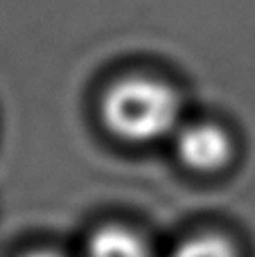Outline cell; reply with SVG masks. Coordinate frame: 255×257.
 I'll use <instances>...</instances> for the list:
<instances>
[{"label": "cell", "instance_id": "obj_4", "mask_svg": "<svg viewBox=\"0 0 255 257\" xmlns=\"http://www.w3.org/2000/svg\"><path fill=\"white\" fill-rule=\"evenodd\" d=\"M172 257H237V250L219 235H197L192 239H185Z\"/></svg>", "mask_w": 255, "mask_h": 257}, {"label": "cell", "instance_id": "obj_5", "mask_svg": "<svg viewBox=\"0 0 255 257\" xmlns=\"http://www.w3.org/2000/svg\"><path fill=\"white\" fill-rule=\"evenodd\" d=\"M23 257H59L57 253H45V250H36V253H27Z\"/></svg>", "mask_w": 255, "mask_h": 257}, {"label": "cell", "instance_id": "obj_1", "mask_svg": "<svg viewBox=\"0 0 255 257\" xmlns=\"http://www.w3.org/2000/svg\"><path fill=\"white\" fill-rule=\"evenodd\" d=\"M181 117L179 93L154 77H124L102 97V120L124 142H154L176 131Z\"/></svg>", "mask_w": 255, "mask_h": 257}, {"label": "cell", "instance_id": "obj_2", "mask_svg": "<svg viewBox=\"0 0 255 257\" xmlns=\"http://www.w3.org/2000/svg\"><path fill=\"white\" fill-rule=\"evenodd\" d=\"M176 154L185 167L201 174L219 172L230 163L233 140L215 122H192L176 136Z\"/></svg>", "mask_w": 255, "mask_h": 257}, {"label": "cell", "instance_id": "obj_3", "mask_svg": "<svg viewBox=\"0 0 255 257\" xmlns=\"http://www.w3.org/2000/svg\"><path fill=\"white\" fill-rule=\"evenodd\" d=\"M88 257H152L140 235L122 226H104L90 237Z\"/></svg>", "mask_w": 255, "mask_h": 257}]
</instances>
